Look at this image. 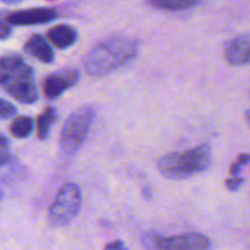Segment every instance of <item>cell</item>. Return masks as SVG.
I'll list each match as a JSON object with an SVG mask.
<instances>
[{"label": "cell", "instance_id": "e0dca14e", "mask_svg": "<svg viewBox=\"0 0 250 250\" xmlns=\"http://www.w3.org/2000/svg\"><path fill=\"white\" fill-rule=\"evenodd\" d=\"M248 162H250V153H240L237 157V160L230 165L229 167V173L230 175H238L239 174L240 169H242L243 166L247 165Z\"/></svg>", "mask_w": 250, "mask_h": 250}, {"label": "cell", "instance_id": "3957f363", "mask_svg": "<svg viewBox=\"0 0 250 250\" xmlns=\"http://www.w3.org/2000/svg\"><path fill=\"white\" fill-rule=\"evenodd\" d=\"M212 163V151L208 145H200L182 152L163 156L157 163L161 174L170 180H183L208 169Z\"/></svg>", "mask_w": 250, "mask_h": 250}, {"label": "cell", "instance_id": "30bf717a", "mask_svg": "<svg viewBox=\"0 0 250 250\" xmlns=\"http://www.w3.org/2000/svg\"><path fill=\"white\" fill-rule=\"evenodd\" d=\"M25 52L30 54L31 57L36 58L41 62L44 64H50L54 60V52L49 43L45 41L42 35H33L26 41L25 43Z\"/></svg>", "mask_w": 250, "mask_h": 250}, {"label": "cell", "instance_id": "6da1fadb", "mask_svg": "<svg viewBox=\"0 0 250 250\" xmlns=\"http://www.w3.org/2000/svg\"><path fill=\"white\" fill-rule=\"evenodd\" d=\"M139 42L126 36H112L96 43L83 59V68L91 76H104L129 65L139 54Z\"/></svg>", "mask_w": 250, "mask_h": 250}, {"label": "cell", "instance_id": "9a60e30c", "mask_svg": "<svg viewBox=\"0 0 250 250\" xmlns=\"http://www.w3.org/2000/svg\"><path fill=\"white\" fill-rule=\"evenodd\" d=\"M9 13L6 11H0V40H6L13 32L11 23L8 20Z\"/></svg>", "mask_w": 250, "mask_h": 250}, {"label": "cell", "instance_id": "8fae6325", "mask_svg": "<svg viewBox=\"0 0 250 250\" xmlns=\"http://www.w3.org/2000/svg\"><path fill=\"white\" fill-rule=\"evenodd\" d=\"M47 37L55 47L64 49L71 47L78 41V32L69 25H58L48 31Z\"/></svg>", "mask_w": 250, "mask_h": 250}, {"label": "cell", "instance_id": "5bb4252c", "mask_svg": "<svg viewBox=\"0 0 250 250\" xmlns=\"http://www.w3.org/2000/svg\"><path fill=\"white\" fill-rule=\"evenodd\" d=\"M33 130V120L27 115H21L15 118L10 124V134L14 138L26 139L31 135Z\"/></svg>", "mask_w": 250, "mask_h": 250}, {"label": "cell", "instance_id": "52a82bcc", "mask_svg": "<svg viewBox=\"0 0 250 250\" xmlns=\"http://www.w3.org/2000/svg\"><path fill=\"white\" fill-rule=\"evenodd\" d=\"M80 80V73L76 69H62L49 74L43 80L42 90L48 100L53 101L60 97L69 88L74 87Z\"/></svg>", "mask_w": 250, "mask_h": 250}, {"label": "cell", "instance_id": "ba28073f", "mask_svg": "<svg viewBox=\"0 0 250 250\" xmlns=\"http://www.w3.org/2000/svg\"><path fill=\"white\" fill-rule=\"evenodd\" d=\"M57 16L58 13L54 9L35 8L9 13L8 20L13 26H33L50 22Z\"/></svg>", "mask_w": 250, "mask_h": 250}, {"label": "cell", "instance_id": "ffe728a7", "mask_svg": "<svg viewBox=\"0 0 250 250\" xmlns=\"http://www.w3.org/2000/svg\"><path fill=\"white\" fill-rule=\"evenodd\" d=\"M104 250H129V249L123 240L117 239L108 243V244L104 247Z\"/></svg>", "mask_w": 250, "mask_h": 250}, {"label": "cell", "instance_id": "277c9868", "mask_svg": "<svg viewBox=\"0 0 250 250\" xmlns=\"http://www.w3.org/2000/svg\"><path fill=\"white\" fill-rule=\"evenodd\" d=\"M95 117V110L90 105L80 107L69 115L60 133V150L62 153L73 155L79 151L90 133Z\"/></svg>", "mask_w": 250, "mask_h": 250}, {"label": "cell", "instance_id": "7402d4cb", "mask_svg": "<svg viewBox=\"0 0 250 250\" xmlns=\"http://www.w3.org/2000/svg\"><path fill=\"white\" fill-rule=\"evenodd\" d=\"M1 1H4V3L6 4H18V3H21L22 0H1Z\"/></svg>", "mask_w": 250, "mask_h": 250}, {"label": "cell", "instance_id": "9c48e42d", "mask_svg": "<svg viewBox=\"0 0 250 250\" xmlns=\"http://www.w3.org/2000/svg\"><path fill=\"white\" fill-rule=\"evenodd\" d=\"M225 59L232 66L250 64V37L242 36L230 41L225 49Z\"/></svg>", "mask_w": 250, "mask_h": 250}, {"label": "cell", "instance_id": "8992f818", "mask_svg": "<svg viewBox=\"0 0 250 250\" xmlns=\"http://www.w3.org/2000/svg\"><path fill=\"white\" fill-rule=\"evenodd\" d=\"M145 250H210L211 240L201 233H183L165 237L155 232H146L141 237Z\"/></svg>", "mask_w": 250, "mask_h": 250}, {"label": "cell", "instance_id": "4fadbf2b", "mask_svg": "<svg viewBox=\"0 0 250 250\" xmlns=\"http://www.w3.org/2000/svg\"><path fill=\"white\" fill-rule=\"evenodd\" d=\"M147 1L156 9L178 11L194 8L198 5L200 0H147Z\"/></svg>", "mask_w": 250, "mask_h": 250}, {"label": "cell", "instance_id": "7c38bea8", "mask_svg": "<svg viewBox=\"0 0 250 250\" xmlns=\"http://www.w3.org/2000/svg\"><path fill=\"white\" fill-rule=\"evenodd\" d=\"M57 120V110L53 107H47L37 118V138L45 140L49 136L50 129Z\"/></svg>", "mask_w": 250, "mask_h": 250}, {"label": "cell", "instance_id": "44dd1931", "mask_svg": "<svg viewBox=\"0 0 250 250\" xmlns=\"http://www.w3.org/2000/svg\"><path fill=\"white\" fill-rule=\"evenodd\" d=\"M245 122H247V124L250 126V109H248L247 112H245Z\"/></svg>", "mask_w": 250, "mask_h": 250}, {"label": "cell", "instance_id": "5b68a950", "mask_svg": "<svg viewBox=\"0 0 250 250\" xmlns=\"http://www.w3.org/2000/svg\"><path fill=\"white\" fill-rule=\"evenodd\" d=\"M81 204L83 195L79 185L75 183L62 184L48 211V221L53 227L69 225L80 212Z\"/></svg>", "mask_w": 250, "mask_h": 250}, {"label": "cell", "instance_id": "ac0fdd59", "mask_svg": "<svg viewBox=\"0 0 250 250\" xmlns=\"http://www.w3.org/2000/svg\"><path fill=\"white\" fill-rule=\"evenodd\" d=\"M10 160V148L9 141L4 135L0 134V167L5 166Z\"/></svg>", "mask_w": 250, "mask_h": 250}, {"label": "cell", "instance_id": "2e32d148", "mask_svg": "<svg viewBox=\"0 0 250 250\" xmlns=\"http://www.w3.org/2000/svg\"><path fill=\"white\" fill-rule=\"evenodd\" d=\"M16 114V107L4 98H0V120H5Z\"/></svg>", "mask_w": 250, "mask_h": 250}, {"label": "cell", "instance_id": "7a4b0ae2", "mask_svg": "<svg viewBox=\"0 0 250 250\" xmlns=\"http://www.w3.org/2000/svg\"><path fill=\"white\" fill-rule=\"evenodd\" d=\"M0 87L23 104L38 101L35 70L18 53L0 55Z\"/></svg>", "mask_w": 250, "mask_h": 250}, {"label": "cell", "instance_id": "d6986e66", "mask_svg": "<svg viewBox=\"0 0 250 250\" xmlns=\"http://www.w3.org/2000/svg\"><path fill=\"white\" fill-rule=\"evenodd\" d=\"M244 183V179L242 177H238V175H232L230 178H228L225 182V187L227 188L229 191H237L239 190L240 187Z\"/></svg>", "mask_w": 250, "mask_h": 250}]
</instances>
